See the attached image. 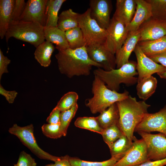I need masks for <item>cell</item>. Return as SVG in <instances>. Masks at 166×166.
Here are the masks:
<instances>
[{"label": "cell", "mask_w": 166, "mask_h": 166, "mask_svg": "<svg viewBox=\"0 0 166 166\" xmlns=\"http://www.w3.org/2000/svg\"><path fill=\"white\" fill-rule=\"evenodd\" d=\"M55 57L60 72L69 78L89 75L93 66L101 68V65L90 58L86 46L59 51Z\"/></svg>", "instance_id": "1"}, {"label": "cell", "mask_w": 166, "mask_h": 166, "mask_svg": "<svg viewBox=\"0 0 166 166\" xmlns=\"http://www.w3.org/2000/svg\"><path fill=\"white\" fill-rule=\"evenodd\" d=\"M119 113L118 124L123 133L132 141L136 127L140 123L150 106L145 101H137L131 95L116 102Z\"/></svg>", "instance_id": "2"}, {"label": "cell", "mask_w": 166, "mask_h": 166, "mask_svg": "<svg viewBox=\"0 0 166 166\" xmlns=\"http://www.w3.org/2000/svg\"><path fill=\"white\" fill-rule=\"evenodd\" d=\"M92 92L93 96L86 100L85 105L93 114L101 113L112 104L124 99L129 95L126 90L119 93L109 89L95 75L92 83Z\"/></svg>", "instance_id": "3"}, {"label": "cell", "mask_w": 166, "mask_h": 166, "mask_svg": "<svg viewBox=\"0 0 166 166\" xmlns=\"http://www.w3.org/2000/svg\"><path fill=\"white\" fill-rule=\"evenodd\" d=\"M137 63L129 61L119 68L107 71L101 68L93 71L94 75L103 81L109 89L118 92L120 85L123 83L127 86L132 85L137 82Z\"/></svg>", "instance_id": "4"}, {"label": "cell", "mask_w": 166, "mask_h": 166, "mask_svg": "<svg viewBox=\"0 0 166 166\" xmlns=\"http://www.w3.org/2000/svg\"><path fill=\"white\" fill-rule=\"evenodd\" d=\"M5 37L7 43L14 37L36 48L45 41L44 27L36 22L20 21L10 25Z\"/></svg>", "instance_id": "5"}, {"label": "cell", "mask_w": 166, "mask_h": 166, "mask_svg": "<svg viewBox=\"0 0 166 166\" xmlns=\"http://www.w3.org/2000/svg\"><path fill=\"white\" fill-rule=\"evenodd\" d=\"M33 124L21 127L14 124L10 128L8 131L11 134L16 136L22 143L28 148L35 155L40 159L55 162L60 158L45 152L38 145L34 134Z\"/></svg>", "instance_id": "6"}, {"label": "cell", "mask_w": 166, "mask_h": 166, "mask_svg": "<svg viewBox=\"0 0 166 166\" xmlns=\"http://www.w3.org/2000/svg\"><path fill=\"white\" fill-rule=\"evenodd\" d=\"M78 25L86 41V47L104 44L107 35L106 30L101 28L90 16L89 8L79 14Z\"/></svg>", "instance_id": "7"}, {"label": "cell", "mask_w": 166, "mask_h": 166, "mask_svg": "<svg viewBox=\"0 0 166 166\" xmlns=\"http://www.w3.org/2000/svg\"><path fill=\"white\" fill-rule=\"evenodd\" d=\"M106 30L107 35L104 44L107 49L115 55L124 44L129 32L125 25L113 15Z\"/></svg>", "instance_id": "8"}, {"label": "cell", "mask_w": 166, "mask_h": 166, "mask_svg": "<svg viewBox=\"0 0 166 166\" xmlns=\"http://www.w3.org/2000/svg\"><path fill=\"white\" fill-rule=\"evenodd\" d=\"M149 161L145 141L143 139H137L134 136L131 147L114 166H135Z\"/></svg>", "instance_id": "9"}, {"label": "cell", "mask_w": 166, "mask_h": 166, "mask_svg": "<svg viewBox=\"0 0 166 166\" xmlns=\"http://www.w3.org/2000/svg\"><path fill=\"white\" fill-rule=\"evenodd\" d=\"M155 131L166 136V105L157 112L146 114L134 130L137 132L150 133Z\"/></svg>", "instance_id": "10"}, {"label": "cell", "mask_w": 166, "mask_h": 166, "mask_svg": "<svg viewBox=\"0 0 166 166\" xmlns=\"http://www.w3.org/2000/svg\"><path fill=\"white\" fill-rule=\"evenodd\" d=\"M146 144L148 156L151 161L166 158V136L160 133L152 134L142 132H137Z\"/></svg>", "instance_id": "11"}, {"label": "cell", "mask_w": 166, "mask_h": 166, "mask_svg": "<svg viewBox=\"0 0 166 166\" xmlns=\"http://www.w3.org/2000/svg\"><path fill=\"white\" fill-rule=\"evenodd\" d=\"M86 47L90 58L95 62L101 65V69L107 71L116 69L115 55L107 49L104 44L88 46Z\"/></svg>", "instance_id": "12"}, {"label": "cell", "mask_w": 166, "mask_h": 166, "mask_svg": "<svg viewBox=\"0 0 166 166\" xmlns=\"http://www.w3.org/2000/svg\"><path fill=\"white\" fill-rule=\"evenodd\" d=\"M90 14L102 28L106 30L110 24L112 9L111 1L90 0L89 3Z\"/></svg>", "instance_id": "13"}, {"label": "cell", "mask_w": 166, "mask_h": 166, "mask_svg": "<svg viewBox=\"0 0 166 166\" xmlns=\"http://www.w3.org/2000/svg\"><path fill=\"white\" fill-rule=\"evenodd\" d=\"M133 51L137 59V82L144 77L160 72L165 69L164 67L156 63L145 55L138 44Z\"/></svg>", "instance_id": "14"}, {"label": "cell", "mask_w": 166, "mask_h": 166, "mask_svg": "<svg viewBox=\"0 0 166 166\" xmlns=\"http://www.w3.org/2000/svg\"><path fill=\"white\" fill-rule=\"evenodd\" d=\"M47 0H29L26 2L20 21L35 22L45 27Z\"/></svg>", "instance_id": "15"}, {"label": "cell", "mask_w": 166, "mask_h": 166, "mask_svg": "<svg viewBox=\"0 0 166 166\" xmlns=\"http://www.w3.org/2000/svg\"><path fill=\"white\" fill-rule=\"evenodd\" d=\"M139 30V42L156 40L166 35V22L151 17L142 24Z\"/></svg>", "instance_id": "16"}, {"label": "cell", "mask_w": 166, "mask_h": 166, "mask_svg": "<svg viewBox=\"0 0 166 166\" xmlns=\"http://www.w3.org/2000/svg\"><path fill=\"white\" fill-rule=\"evenodd\" d=\"M140 38L139 29L136 31L129 32L124 44L115 54L117 69L129 61V57L139 42Z\"/></svg>", "instance_id": "17"}, {"label": "cell", "mask_w": 166, "mask_h": 166, "mask_svg": "<svg viewBox=\"0 0 166 166\" xmlns=\"http://www.w3.org/2000/svg\"><path fill=\"white\" fill-rule=\"evenodd\" d=\"M136 10L131 22L126 26L129 32L139 30L142 24L152 16L150 4L146 0H135Z\"/></svg>", "instance_id": "18"}, {"label": "cell", "mask_w": 166, "mask_h": 166, "mask_svg": "<svg viewBox=\"0 0 166 166\" xmlns=\"http://www.w3.org/2000/svg\"><path fill=\"white\" fill-rule=\"evenodd\" d=\"M116 6L113 16L127 26L131 22L135 14V0H117Z\"/></svg>", "instance_id": "19"}, {"label": "cell", "mask_w": 166, "mask_h": 166, "mask_svg": "<svg viewBox=\"0 0 166 166\" xmlns=\"http://www.w3.org/2000/svg\"><path fill=\"white\" fill-rule=\"evenodd\" d=\"M15 0H0V37L3 39L10 25Z\"/></svg>", "instance_id": "20"}, {"label": "cell", "mask_w": 166, "mask_h": 166, "mask_svg": "<svg viewBox=\"0 0 166 166\" xmlns=\"http://www.w3.org/2000/svg\"><path fill=\"white\" fill-rule=\"evenodd\" d=\"M44 35L46 41L56 45L58 51L69 48L65 32L57 27H44Z\"/></svg>", "instance_id": "21"}, {"label": "cell", "mask_w": 166, "mask_h": 166, "mask_svg": "<svg viewBox=\"0 0 166 166\" xmlns=\"http://www.w3.org/2000/svg\"><path fill=\"white\" fill-rule=\"evenodd\" d=\"M96 117L100 126L103 129L118 124L119 113L117 103H113Z\"/></svg>", "instance_id": "22"}, {"label": "cell", "mask_w": 166, "mask_h": 166, "mask_svg": "<svg viewBox=\"0 0 166 166\" xmlns=\"http://www.w3.org/2000/svg\"><path fill=\"white\" fill-rule=\"evenodd\" d=\"M137 83V95L140 99L145 101L155 92L157 80L156 77L151 75L144 77Z\"/></svg>", "instance_id": "23"}, {"label": "cell", "mask_w": 166, "mask_h": 166, "mask_svg": "<svg viewBox=\"0 0 166 166\" xmlns=\"http://www.w3.org/2000/svg\"><path fill=\"white\" fill-rule=\"evenodd\" d=\"M66 0H47L45 12V27H57L58 13Z\"/></svg>", "instance_id": "24"}, {"label": "cell", "mask_w": 166, "mask_h": 166, "mask_svg": "<svg viewBox=\"0 0 166 166\" xmlns=\"http://www.w3.org/2000/svg\"><path fill=\"white\" fill-rule=\"evenodd\" d=\"M55 48L53 44L45 41L36 48L34 53L35 59L41 66H49L51 62V56Z\"/></svg>", "instance_id": "25"}, {"label": "cell", "mask_w": 166, "mask_h": 166, "mask_svg": "<svg viewBox=\"0 0 166 166\" xmlns=\"http://www.w3.org/2000/svg\"><path fill=\"white\" fill-rule=\"evenodd\" d=\"M79 14L71 9L62 11L59 14L57 27L64 32L79 26Z\"/></svg>", "instance_id": "26"}, {"label": "cell", "mask_w": 166, "mask_h": 166, "mask_svg": "<svg viewBox=\"0 0 166 166\" xmlns=\"http://www.w3.org/2000/svg\"><path fill=\"white\" fill-rule=\"evenodd\" d=\"M138 44L147 56L166 51V35L156 40L139 42Z\"/></svg>", "instance_id": "27"}, {"label": "cell", "mask_w": 166, "mask_h": 166, "mask_svg": "<svg viewBox=\"0 0 166 166\" xmlns=\"http://www.w3.org/2000/svg\"><path fill=\"white\" fill-rule=\"evenodd\" d=\"M132 141H130L123 134L109 147L111 157L118 161L123 157L131 147Z\"/></svg>", "instance_id": "28"}, {"label": "cell", "mask_w": 166, "mask_h": 166, "mask_svg": "<svg viewBox=\"0 0 166 166\" xmlns=\"http://www.w3.org/2000/svg\"><path fill=\"white\" fill-rule=\"evenodd\" d=\"M69 48L76 49L83 46L86 47V43L82 32L78 26L65 32Z\"/></svg>", "instance_id": "29"}, {"label": "cell", "mask_w": 166, "mask_h": 166, "mask_svg": "<svg viewBox=\"0 0 166 166\" xmlns=\"http://www.w3.org/2000/svg\"><path fill=\"white\" fill-rule=\"evenodd\" d=\"M75 125L101 134L103 129L100 126L96 117H84L77 118L74 122Z\"/></svg>", "instance_id": "30"}, {"label": "cell", "mask_w": 166, "mask_h": 166, "mask_svg": "<svg viewBox=\"0 0 166 166\" xmlns=\"http://www.w3.org/2000/svg\"><path fill=\"white\" fill-rule=\"evenodd\" d=\"M123 134L119 124H116L103 129L101 135L109 147Z\"/></svg>", "instance_id": "31"}, {"label": "cell", "mask_w": 166, "mask_h": 166, "mask_svg": "<svg viewBox=\"0 0 166 166\" xmlns=\"http://www.w3.org/2000/svg\"><path fill=\"white\" fill-rule=\"evenodd\" d=\"M78 109L77 103L68 110L61 112L60 115V129L62 136H65L69 124Z\"/></svg>", "instance_id": "32"}, {"label": "cell", "mask_w": 166, "mask_h": 166, "mask_svg": "<svg viewBox=\"0 0 166 166\" xmlns=\"http://www.w3.org/2000/svg\"><path fill=\"white\" fill-rule=\"evenodd\" d=\"M151 5L152 18L166 22V0H146Z\"/></svg>", "instance_id": "33"}, {"label": "cell", "mask_w": 166, "mask_h": 166, "mask_svg": "<svg viewBox=\"0 0 166 166\" xmlns=\"http://www.w3.org/2000/svg\"><path fill=\"white\" fill-rule=\"evenodd\" d=\"M69 160L72 166H114L118 161L116 159L112 157L106 160L97 162L87 161L70 156Z\"/></svg>", "instance_id": "34"}, {"label": "cell", "mask_w": 166, "mask_h": 166, "mask_svg": "<svg viewBox=\"0 0 166 166\" xmlns=\"http://www.w3.org/2000/svg\"><path fill=\"white\" fill-rule=\"evenodd\" d=\"M78 99V95L76 92H69L61 97L56 107L61 112L68 110L77 103Z\"/></svg>", "instance_id": "35"}, {"label": "cell", "mask_w": 166, "mask_h": 166, "mask_svg": "<svg viewBox=\"0 0 166 166\" xmlns=\"http://www.w3.org/2000/svg\"><path fill=\"white\" fill-rule=\"evenodd\" d=\"M41 129L44 135L48 138L55 139L62 136L60 131V123L44 124Z\"/></svg>", "instance_id": "36"}, {"label": "cell", "mask_w": 166, "mask_h": 166, "mask_svg": "<svg viewBox=\"0 0 166 166\" xmlns=\"http://www.w3.org/2000/svg\"><path fill=\"white\" fill-rule=\"evenodd\" d=\"M26 4V2L24 0H15L10 25L20 21Z\"/></svg>", "instance_id": "37"}, {"label": "cell", "mask_w": 166, "mask_h": 166, "mask_svg": "<svg viewBox=\"0 0 166 166\" xmlns=\"http://www.w3.org/2000/svg\"><path fill=\"white\" fill-rule=\"evenodd\" d=\"M35 159L24 151L21 152L17 163L14 166H36Z\"/></svg>", "instance_id": "38"}, {"label": "cell", "mask_w": 166, "mask_h": 166, "mask_svg": "<svg viewBox=\"0 0 166 166\" xmlns=\"http://www.w3.org/2000/svg\"><path fill=\"white\" fill-rule=\"evenodd\" d=\"M10 62L11 60L4 55L0 49V80L3 73L9 72L7 66Z\"/></svg>", "instance_id": "39"}, {"label": "cell", "mask_w": 166, "mask_h": 166, "mask_svg": "<svg viewBox=\"0 0 166 166\" xmlns=\"http://www.w3.org/2000/svg\"><path fill=\"white\" fill-rule=\"evenodd\" d=\"M61 111L55 107L52 110L46 119L49 124H58L60 123V115Z\"/></svg>", "instance_id": "40"}, {"label": "cell", "mask_w": 166, "mask_h": 166, "mask_svg": "<svg viewBox=\"0 0 166 166\" xmlns=\"http://www.w3.org/2000/svg\"><path fill=\"white\" fill-rule=\"evenodd\" d=\"M0 94L5 97L9 103L12 104L14 103L18 93L15 90L9 91L6 90L0 84Z\"/></svg>", "instance_id": "41"}, {"label": "cell", "mask_w": 166, "mask_h": 166, "mask_svg": "<svg viewBox=\"0 0 166 166\" xmlns=\"http://www.w3.org/2000/svg\"><path fill=\"white\" fill-rule=\"evenodd\" d=\"M147 56L156 63H160L166 68V51L160 53Z\"/></svg>", "instance_id": "42"}, {"label": "cell", "mask_w": 166, "mask_h": 166, "mask_svg": "<svg viewBox=\"0 0 166 166\" xmlns=\"http://www.w3.org/2000/svg\"><path fill=\"white\" fill-rule=\"evenodd\" d=\"M166 165V158L161 160L149 161L135 166H164Z\"/></svg>", "instance_id": "43"}, {"label": "cell", "mask_w": 166, "mask_h": 166, "mask_svg": "<svg viewBox=\"0 0 166 166\" xmlns=\"http://www.w3.org/2000/svg\"><path fill=\"white\" fill-rule=\"evenodd\" d=\"M69 156L66 155L60 157V158L55 162V166H72L69 160Z\"/></svg>", "instance_id": "44"}, {"label": "cell", "mask_w": 166, "mask_h": 166, "mask_svg": "<svg viewBox=\"0 0 166 166\" xmlns=\"http://www.w3.org/2000/svg\"><path fill=\"white\" fill-rule=\"evenodd\" d=\"M158 76L161 78H163L166 80V68L163 71L157 73Z\"/></svg>", "instance_id": "45"}, {"label": "cell", "mask_w": 166, "mask_h": 166, "mask_svg": "<svg viewBox=\"0 0 166 166\" xmlns=\"http://www.w3.org/2000/svg\"><path fill=\"white\" fill-rule=\"evenodd\" d=\"M45 166H55L54 164H48L45 165Z\"/></svg>", "instance_id": "46"}]
</instances>
